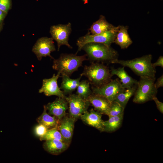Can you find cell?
Returning <instances> with one entry per match:
<instances>
[{
  "mask_svg": "<svg viewBox=\"0 0 163 163\" xmlns=\"http://www.w3.org/2000/svg\"><path fill=\"white\" fill-rule=\"evenodd\" d=\"M155 88L158 89V88L163 86V75H162L158 78L155 83H154Z\"/></svg>",
  "mask_w": 163,
  "mask_h": 163,
  "instance_id": "cell-30",
  "label": "cell"
},
{
  "mask_svg": "<svg viewBox=\"0 0 163 163\" xmlns=\"http://www.w3.org/2000/svg\"><path fill=\"white\" fill-rule=\"evenodd\" d=\"M11 0H0V10L7 13L10 8Z\"/></svg>",
  "mask_w": 163,
  "mask_h": 163,
  "instance_id": "cell-28",
  "label": "cell"
},
{
  "mask_svg": "<svg viewBox=\"0 0 163 163\" xmlns=\"http://www.w3.org/2000/svg\"><path fill=\"white\" fill-rule=\"evenodd\" d=\"M123 117V114L109 117L108 120L104 121V132L111 133L118 129L122 125Z\"/></svg>",
  "mask_w": 163,
  "mask_h": 163,
  "instance_id": "cell-23",
  "label": "cell"
},
{
  "mask_svg": "<svg viewBox=\"0 0 163 163\" xmlns=\"http://www.w3.org/2000/svg\"><path fill=\"white\" fill-rule=\"evenodd\" d=\"M128 26L119 25L114 43L121 49L127 48L133 43L128 33Z\"/></svg>",
  "mask_w": 163,
  "mask_h": 163,
  "instance_id": "cell-17",
  "label": "cell"
},
{
  "mask_svg": "<svg viewBox=\"0 0 163 163\" xmlns=\"http://www.w3.org/2000/svg\"><path fill=\"white\" fill-rule=\"evenodd\" d=\"M137 84L124 88L118 94L113 101L118 103L125 108L129 99L134 95Z\"/></svg>",
  "mask_w": 163,
  "mask_h": 163,
  "instance_id": "cell-22",
  "label": "cell"
},
{
  "mask_svg": "<svg viewBox=\"0 0 163 163\" xmlns=\"http://www.w3.org/2000/svg\"><path fill=\"white\" fill-rule=\"evenodd\" d=\"M62 81L60 88L62 90L65 95L71 94L77 88L82 76L75 79L70 78L69 76L65 75H61Z\"/></svg>",
  "mask_w": 163,
  "mask_h": 163,
  "instance_id": "cell-20",
  "label": "cell"
},
{
  "mask_svg": "<svg viewBox=\"0 0 163 163\" xmlns=\"http://www.w3.org/2000/svg\"><path fill=\"white\" fill-rule=\"evenodd\" d=\"M72 31L71 24L70 22L65 24H58L51 26L50 33L51 37L57 43L58 51L62 45L66 46L70 49L72 48L68 42Z\"/></svg>",
  "mask_w": 163,
  "mask_h": 163,
  "instance_id": "cell-8",
  "label": "cell"
},
{
  "mask_svg": "<svg viewBox=\"0 0 163 163\" xmlns=\"http://www.w3.org/2000/svg\"><path fill=\"white\" fill-rule=\"evenodd\" d=\"M75 121L66 115L59 120L57 127L66 142L70 144L73 135Z\"/></svg>",
  "mask_w": 163,
  "mask_h": 163,
  "instance_id": "cell-14",
  "label": "cell"
},
{
  "mask_svg": "<svg viewBox=\"0 0 163 163\" xmlns=\"http://www.w3.org/2000/svg\"><path fill=\"white\" fill-rule=\"evenodd\" d=\"M60 75V73L58 72L56 75L53 74L50 78L43 79L42 85L39 90V92L43 93L48 96L56 95L58 97L66 98V96L59 87L57 83V80Z\"/></svg>",
  "mask_w": 163,
  "mask_h": 163,
  "instance_id": "cell-11",
  "label": "cell"
},
{
  "mask_svg": "<svg viewBox=\"0 0 163 163\" xmlns=\"http://www.w3.org/2000/svg\"><path fill=\"white\" fill-rule=\"evenodd\" d=\"M40 141L57 139L66 142L56 128L48 129L46 134L40 137Z\"/></svg>",
  "mask_w": 163,
  "mask_h": 163,
  "instance_id": "cell-25",
  "label": "cell"
},
{
  "mask_svg": "<svg viewBox=\"0 0 163 163\" xmlns=\"http://www.w3.org/2000/svg\"><path fill=\"white\" fill-rule=\"evenodd\" d=\"M68 104L69 116L75 121L87 111L90 104L87 99L76 94H70L66 98Z\"/></svg>",
  "mask_w": 163,
  "mask_h": 163,
  "instance_id": "cell-7",
  "label": "cell"
},
{
  "mask_svg": "<svg viewBox=\"0 0 163 163\" xmlns=\"http://www.w3.org/2000/svg\"><path fill=\"white\" fill-rule=\"evenodd\" d=\"M88 78L90 83L95 87H101L109 82L113 76L107 66L98 62L85 66L80 75Z\"/></svg>",
  "mask_w": 163,
  "mask_h": 163,
  "instance_id": "cell-4",
  "label": "cell"
},
{
  "mask_svg": "<svg viewBox=\"0 0 163 163\" xmlns=\"http://www.w3.org/2000/svg\"><path fill=\"white\" fill-rule=\"evenodd\" d=\"M155 102L157 107L158 110L162 114L163 113V103L159 101L156 97H155L153 99Z\"/></svg>",
  "mask_w": 163,
  "mask_h": 163,
  "instance_id": "cell-29",
  "label": "cell"
},
{
  "mask_svg": "<svg viewBox=\"0 0 163 163\" xmlns=\"http://www.w3.org/2000/svg\"><path fill=\"white\" fill-rule=\"evenodd\" d=\"M124 109V107L118 103L113 101L107 115L109 117L123 115Z\"/></svg>",
  "mask_w": 163,
  "mask_h": 163,
  "instance_id": "cell-26",
  "label": "cell"
},
{
  "mask_svg": "<svg viewBox=\"0 0 163 163\" xmlns=\"http://www.w3.org/2000/svg\"><path fill=\"white\" fill-rule=\"evenodd\" d=\"M53 40L51 37H46L40 38L37 40L33 47L32 51L39 60L47 56L54 59L50 55L52 52L56 50Z\"/></svg>",
  "mask_w": 163,
  "mask_h": 163,
  "instance_id": "cell-10",
  "label": "cell"
},
{
  "mask_svg": "<svg viewBox=\"0 0 163 163\" xmlns=\"http://www.w3.org/2000/svg\"><path fill=\"white\" fill-rule=\"evenodd\" d=\"M86 53L87 59L93 62H101L111 63L118 59L117 52L111 47L104 44L90 43L85 44L82 48Z\"/></svg>",
  "mask_w": 163,
  "mask_h": 163,
  "instance_id": "cell-1",
  "label": "cell"
},
{
  "mask_svg": "<svg viewBox=\"0 0 163 163\" xmlns=\"http://www.w3.org/2000/svg\"><path fill=\"white\" fill-rule=\"evenodd\" d=\"M102 114L92 108L82 114L80 118L86 124L93 127L101 132H104V121L102 118Z\"/></svg>",
  "mask_w": 163,
  "mask_h": 163,
  "instance_id": "cell-12",
  "label": "cell"
},
{
  "mask_svg": "<svg viewBox=\"0 0 163 163\" xmlns=\"http://www.w3.org/2000/svg\"><path fill=\"white\" fill-rule=\"evenodd\" d=\"M152 56L149 54L131 60L117 59L112 61L111 63H118L124 67H129L140 77L155 78L156 71L152 66Z\"/></svg>",
  "mask_w": 163,
  "mask_h": 163,
  "instance_id": "cell-2",
  "label": "cell"
},
{
  "mask_svg": "<svg viewBox=\"0 0 163 163\" xmlns=\"http://www.w3.org/2000/svg\"><path fill=\"white\" fill-rule=\"evenodd\" d=\"M87 99L90 104L93 107L94 110L102 114L107 115L112 102L106 97L93 93Z\"/></svg>",
  "mask_w": 163,
  "mask_h": 163,
  "instance_id": "cell-15",
  "label": "cell"
},
{
  "mask_svg": "<svg viewBox=\"0 0 163 163\" xmlns=\"http://www.w3.org/2000/svg\"><path fill=\"white\" fill-rule=\"evenodd\" d=\"M155 78L140 77L134 94L133 102L142 104L153 100L156 97L157 89L155 87Z\"/></svg>",
  "mask_w": 163,
  "mask_h": 163,
  "instance_id": "cell-5",
  "label": "cell"
},
{
  "mask_svg": "<svg viewBox=\"0 0 163 163\" xmlns=\"http://www.w3.org/2000/svg\"><path fill=\"white\" fill-rule=\"evenodd\" d=\"M7 14L0 10V26H2V24Z\"/></svg>",
  "mask_w": 163,
  "mask_h": 163,
  "instance_id": "cell-32",
  "label": "cell"
},
{
  "mask_svg": "<svg viewBox=\"0 0 163 163\" xmlns=\"http://www.w3.org/2000/svg\"><path fill=\"white\" fill-rule=\"evenodd\" d=\"M118 28V26L110 30L97 34H91L88 31L86 34L79 37L77 40L76 44L78 50L76 54L82 50L85 44L88 43H101L110 46L114 43Z\"/></svg>",
  "mask_w": 163,
  "mask_h": 163,
  "instance_id": "cell-6",
  "label": "cell"
},
{
  "mask_svg": "<svg viewBox=\"0 0 163 163\" xmlns=\"http://www.w3.org/2000/svg\"><path fill=\"white\" fill-rule=\"evenodd\" d=\"M48 129L43 125L39 124L35 127V134L40 138L44 135Z\"/></svg>",
  "mask_w": 163,
  "mask_h": 163,
  "instance_id": "cell-27",
  "label": "cell"
},
{
  "mask_svg": "<svg viewBox=\"0 0 163 163\" xmlns=\"http://www.w3.org/2000/svg\"><path fill=\"white\" fill-rule=\"evenodd\" d=\"M45 106L50 114L60 120L67 115L66 111L68 109V104L66 98L58 97Z\"/></svg>",
  "mask_w": 163,
  "mask_h": 163,
  "instance_id": "cell-13",
  "label": "cell"
},
{
  "mask_svg": "<svg viewBox=\"0 0 163 163\" xmlns=\"http://www.w3.org/2000/svg\"><path fill=\"white\" fill-rule=\"evenodd\" d=\"M43 107V112L37 118V122L39 124L44 126L48 129L57 128L59 120L56 117L51 116L47 113L45 105Z\"/></svg>",
  "mask_w": 163,
  "mask_h": 163,
  "instance_id": "cell-21",
  "label": "cell"
},
{
  "mask_svg": "<svg viewBox=\"0 0 163 163\" xmlns=\"http://www.w3.org/2000/svg\"><path fill=\"white\" fill-rule=\"evenodd\" d=\"M90 84L89 82L87 80L80 82L77 88L76 94L83 99H87L92 93L90 88Z\"/></svg>",
  "mask_w": 163,
  "mask_h": 163,
  "instance_id": "cell-24",
  "label": "cell"
},
{
  "mask_svg": "<svg viewBox=\"0 0 163 163\" xmlns=\"http://www.w3.org/2000/svg\"><path fill=\"white\" fill-rule=\"evenodd\" d=\"M2 26H0V32L2 30Z\"/></svg>",
  "mask_w": 163,
  "mask_h": 163,
  "instance_id": "cell-33",
  "label": "cell"
},
{
  "mask_svg": "<svg viewBox=\"0 0 163 163\" xmlns=\"http://www.w3.org/2000/svg\"><path fill=\"white\" fill-rule=\"evenodd\" d=\"M86 55L77 56L76 54L62 53L57 59H53V68L60 75L70 77L82 66L83 62L87 59Z\"/></svg>",
  "mask_w": 163,
  "mask_h": 163,
  "instance_id": "cell-3",
  "label": "cell"
},
{
  "mask_svg": "<svg viewBox=\"0 0 163 163\" xmlns=\"http://www.w3.org/2000/svg\"><path fill=\"white\" fill-rule=\"evenodd\" d=\"M111 75H115L120 79L122 87L127 88L137 84L138 81L130 76L125 71L124 67L117 69L112 68L110 70Z\"/></svg>",
  "mask_w": 163,
  "mask_h": 163,
  "instance_id": "cell-18",
  "label": "cell"
},
{
  "mask_svg": "<svg viewBox=\"0 0 163 163\" xmlns=\"http://www.w3.org/2000/svg\"><path fill=\"white\" fill-rule=\"evenodd\" d=\"M153 66L155 68L157 66H160L163 67V57L160 56L159 57L157 61L155 63H152Z\"/></svg>",
  "mask_w": 163,
  "mask_h": 163,
  "instance_id": "cell-31",
  "label": "cell"
},
{
  "mask_svg": "<svg viewBox=\"0 0 163 163\" xmlns=\"http://www.w3.org/2000/svg\"><path fill=\"white\" fill-rule=\"evenodd\" d=\"M91 89L93 93L102 96L112 102L124 88L122 86L120 81L117 78L111 79L109 82L100 87L92 86Z\"/></svg>",
  "mask_w": 163,
  "mask_h": 163,
  "instance_id": "cell-9",
  "label": "cell"
},
{
  "mask_svg": "<svg viewBox=\"0 0 163 163\" xmlns=\"http://www.w3.org/2000/svg\"></svg>",
  "mask_w": 163,
  "mask_h": 163,
  "instance_id": "cell-34",
  "label": "cell"
},
{
  "mask_svg": "<svg viewBox=\"0 0 163 163\" xmlns=\"http://www.w3.org/2000/svg\"><path fill=\"white\" fill-rule=\"evenodd\" d=\"M70 143L57 139L46 141L43 147L48 153L53 155H59L66 150L69 147Z\"/></svg>",
  "mask_w": 163,
  "mask_h": 163,
  "instance_id": "cell-16",
  "label": "cell"
},
{
  "mask_svg": "<svg viewBox=\"0 0 163 163\" xmlns=\"http://www.w3.org/2000/svg\"><path fill=\"white\" fill-rule=\"evenodd\" d=\"M115 27L107 21L104 16L101 15L99 19L91 25L88 31L91 34H99L110 30Z\"/></svg>",
  "mask_w": 163,
  "mask_h": 163,
  "instance_id": "cell-19",
  "label": "cell"
}]
</instances>
